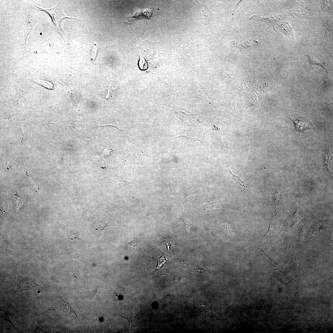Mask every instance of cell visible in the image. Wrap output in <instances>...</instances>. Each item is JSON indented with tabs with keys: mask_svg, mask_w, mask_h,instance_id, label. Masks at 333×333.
I'll use <instances>...</instances> for the list:
<instances>
[{
	"mask_svg": "<svg viewBox=\"0 0 333 333\" xmlns=\"http://www.w3.org/2000/svg\"><path fill=\"white\" fill-rule=\"evenodd\" d=\"M196 191V190L191 187H189L183 191L180 195L182 199L183 203L184 204V201L186 197L195 193Z\"/></svg>",
	"mask_w": 333,
	"mask_h": 333,
	"instance_id": "ba28073f",
	"label": "cell"
},
{
	"mask_svg": "<svg viewBox=\"0 0 333 333\" xmlns=\"http://www.w3.org/2000/svg\"><path fill=\"white\" fill-rule=\"evenodd\" d=\"M219 228L223 232L236 235L241 238L237 230L231 223H228L222 224L219 226Z\"/></svg>",
	"mask_w": 333,
	"mask_h": 333,
	"instance_id": "277c9868",
	"label": "cell"
},
{
	"mask_svg": "<svg viewBox=\"0 0 333 333\" xmlns=\"http://www.w3.org/2000/svg\"><path fill=\"white\" fill-rule=\"evenodd\" d=\"M228 168L229 170L230 173L233 177V180L240 186L242 187L245 190H246L252 193L253 191L251 189L250 186L247 183L245 182L242 180L238 175L232 173L229 167Z\"/></svg>",
	"mask_w": 333,
	"mask_h": 333,
	"instance_id": "5b68a950",
	"label": "cell"
},
{
	"mask_svg": "<svg viewBox=\"0 0 333 333\" xmlns=\"http://www.w3.org/2000/svg\"><path fill=\"white\" fill-rule=\"evenodd\" d=\"M175 242L171 239H165L164 241V245L169 250L171 247L175 245Z\"/></svg>",
	"mask_w": 333,
	"mask_h": 333,
	"instance_id": "9c48e42d",
	"label": "cell"
},
{
	"mask_svg": "<svg viewBox=\"0 0 333 333\" xmlns=\"http://www.w3.org/2000/svg\"><path fill=\"white\" fill-rule=\"evenodd\" d=\"M288 118L293 122L295 131L298 132H302L304 130L310 128L312 126L311 122L308 121H302L289 117Z\"/></svg>",
	"mask_w": 333,
	"mask_h": 333,
	"instance_id": "3957f363",
	"label": "cell"
},
{
	"mask_svg": "<svg viewBox=\"0 0 333 333\" xmlns=\"http://www.w3.org/2000/svg\"><path fill=\"white\" fill-rule=\"evenodd\" d=\"M142 10H137L127 20V23H130L134 20L142 18H146L153 19L155 18L156 13L155 11L152 9H146Z\"/></svg>",
	"mask_w": 333,
	"mask_h": 333,
	"instance_id": "6da1fadb",
	"label": "cell"
},
{
	"mask_svg": "<svg viewBox=\"0 0 333 333\" xmlns=\"http://www.w3.org/2000/svg\"><path fill=\"white\" fill-rule=\"evenodd\" d=\"M84 316L86 319L90 321H94L97 320V317L93 315L86 314Z\"/></svg>",
	"mask_w": 333,
	"mask_h": 333,
	"instance_id": "30bf717a",
	"label": "cell"
},
{
	"mask_svg": "<svg viewBox=\"0 0 333 333\" xmlns=\"http://www.w3.org/2000/svg\"><path fill=\"white\" fill-rule=\"evenodd\" d=\"M129 245L132 249L135 248L137 246V243L136 242H131L129 244Z\"/></svg>",
	"mask_w": 333,
	"mask_h": 333,
	"instance_id": "8fae6325",
	"label": "cell"
},
{
	"mask_svg": "<svg viewBox=\"0 0 333 333\" xmlns=\"http://www.w3.org/2000/svg\"><path fill=\"white\" fill-rule=\"evenodd\" d=\"M201 7V15L203 23H209L214 17V14L212 12L206 5L204 2L196 0Z\"/></svg>",
	"mask_w": 333,
	"mask_h": 333,
	"instance_id": "7a4b0ae2",
	"label": "cell"
},
{
	"mask_svg": "<svg viewBox=\"0 0 333 333\" xmlns=\"http://www.w3.org/2000/svg\"><path fill=\"white\" fill-rule=\"evenodd\" d=\"M309 62L311 64H316L322 66L325 70V63L319 57L315 55L310 54L308 56Z\"/></svg>",
	"mask_w": 333,
	"mask_h": 333,
	"instance_id": "52a82bcc",
	"label": "cell"
},
{
	"mask_svg": "<svg viewBox=\"0 0 333 333\" xmlns=\"http://www.w3.org/2000/svg\"><path fill=\"white\" fill-rule=\"evenodd\" d=\"M31 80L41 86L49 89H53L54 85L52 83L49 81L41 78H34Z\"/></svg>",
	"mask_w": 333,
	"mask_h": 333,
	"instance_id": "8992f818",
	"label": "cell"
}]
</instances>
